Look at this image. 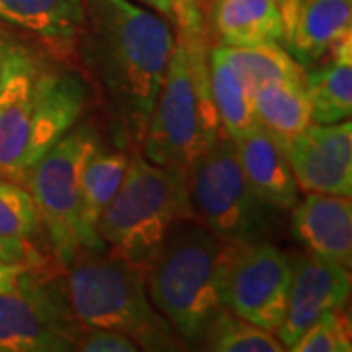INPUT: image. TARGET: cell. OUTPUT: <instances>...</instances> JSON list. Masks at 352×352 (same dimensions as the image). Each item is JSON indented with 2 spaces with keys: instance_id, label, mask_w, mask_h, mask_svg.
<instances>
[{
  "instance_id": "14",
  "label": "cell",
  "mask_w": 352,
  "mask_h": 352,
  "mask_svg": "<svg viewBox=\"0 0 352 352\" xmlns=\"http://www.w3.org/2000/svg\"><path fill=\"white\" fill-rule=\"evenodd\" d=\"M87 0H0V22L38 41L59 61L75 55Z\"/></svg>"
},
{
  "instance_id": "8",
  "label": "cell",
  "mask_w": 352,
  "mask_h": 352,
  "mask_svg": "<svg viewBox=\"0 0 352 352\" xmlns=\"http://www.w3.org/2000/svg\"><path fill=\"white\" fill-rule=\"evenodd\" d=\"M194 219L229 247L264 241L272 208L258 200L241 170L235 141L221 135L188 173Z\"/></svg>"
},
{
  "instance_id": "20",
  "label": "cell",
  "mask_w": 352,
  "mask_h": 352,
  "mask_svg": "<svg viewBox=\"0 0 352 352\" xmlns=\"http://www.w3.org/2000/svg\"><path fill=\"white\" fill-rule=\"evenodd\" d=\"M53 61L38 41L0 22V106L25 92Z\"/></svg>"
},
{
  "instance_id": "3",
  "label": "cell",
  "mask_w": 352,
  "mask_h": 352,
  "mask_svg": "<svg viewBox=\"0 0 352 352\" xmlns=\"http://www.w3.org/2000/svg\"><path fill=\"white\" fill-rule=\"evenodd\" d=\"M229 252V245L188 217L176 221L143 270L153 307L186 344H198L210 317L226 307Z\"/></svg>"
},
{
  "instance_id": "2",
  "label": "cell",
  "mask_w": 352,
  "mask_h": 352,
  "mask_svg": "<svg viewBox=\"0 0 352 352\" xmlns=\"http://www.w3.org/2000/svg\"><path fill=\"white\" fill-rule=\"evenodd\" d=\"M175 51L141 141V155L188 175L223 135L210 87V39L204 22L175 24Z\"/></svg>"
},
{
  "instance_id": "26",
  "label": "cell",
  "mask_w": 352,
  "mask_h": 352,
  "mask_svg": "<svg viewBox=\"0 0 352 352\" xmlns=\"http://www.w3.org/2000/svg\"><path fill=\"white\" fill-rule=\"evenodd\" d=\"M351 319L339 311H329L321 315L311 327L303 333L292 352H351Z\"/></svg>"
},
{
  "instance_id": "4",
  "label": "cell",
  "mask_w": 352,
  "mask_h": 352,
  "mask_svg": "<svg viewBox=\"0 0 352 352\" xmlns=\"http://www.w3.org/2000/svg\"><path fill=\"white\" fill-rule=\"evenodd\" d=\"M65 300L82 327L112 329L141 351H184L173 325L153 307L143 270L110 249H85L65 266Z\"/></svg>"
},
{
  "instance_id": "7",
  "label": "cell",
  "mask_w": 352,
  "mask_h": 352,
  "mask_svg": "<svg viewBox=\"0 0 352 352\" xmlns=\"http://www.w3.org/2000/svg\"><path fill=\"white\" fill-rule=\"evenodd\" d=\"M100 139L92 122H78L34 164L25 178L24 186L36 201L41 229L61 268L85 249H106L98 231L85 221L80 186L82 166Z\"/></svg>"
},
{
  "instance_id": "28",
  "label": "cell",
  "mask_w": 352,
  "mask_h": 352,
  "mask_svg": "<svg viewBox=\"0 0 352 352\" xmlns=\"http://www.w3.org/2000/svg\"><path fill=\"white\" fill-rule=\"evenodd\" d=\"M39 266H45V263L28 261V258H20V256L0 251V292L16 288L28 270L39 268Z\"/></svg>"
},
{
  "instance_id": "27",
  "label": "cell",
  "mask_w": 352,
  "mask_h": 352,
  "mask_svg": "<svg viewBox=\"0 0 352 352\" xmlns=\"http://www.w3.org/2000/svg\"><path fill=\"white\" fill-rule=\"evenodd\" d=\"M75 351L80 352H138L139 346L124 333L112 329L80 327L75 342Z\"/></svg>"
},
{
  "instance_id": "9",
  "label": "cell",
  "mask_w": 352,
  "mask_h": 352,
  "mask_svg": "<svg viewBox=\"0 0 352 352\" xmlns=\"http://www.w3.org/2000/svg\"><path fill=\"white\" fill-rule=\"evenodd\" d=\"M80 327L63 286L45 266L28 270L16 288L0 292V352L75 351Z\"/></svg>"
},
{
  "instance_id": "24",
  "label": "cell",
  "mask_w": 352,
  "mask_h": 352,
  "mask_svg": "<svg viewBox=\"0 0 352 352\" xmlns=\"http://www.w3.org/2000/svg\"><path fill=\"white\" fill-rule=\"evenodd\" d=\"M200 349L212 352H282L286 346L276 333L254 325L235 315L227 307H219L206 323Z\"/></svg>"
},
{
  "instance_id": "12",
  "label": "cell",
  "mask_w": 352,
  "mask_h": 352,
  "mask_svg": "<svg viewBox=\"0 0 352 352\" xmlns=\"http://www.w3.org/2000/svg\"><path fill=\"white\" fill-rule=\"evenodd\" d=\"M294 274L286 315L276 337L289 351L321 315L344 309L351 298V268L305 252L292 258Z\"/></svg>"
},
{
  "instance_id": "6",
  "label": "cell",
  "mask_w": 352,
  "mask_h": 352,
  "mask_svg": "<svg viewBox=\"0 0 352 352\" xmlns=\"http://www.w3.org/2000/svg\"><path fill=\"white\" fill-rule=\"evenodd\" d=\"M194 217L188 175L133 153L126 176L98 219L106 249L145 270L176 221Z\"/></svg>"
},
{
  "instance_id": "16",
  "label": "cell",
  "mask_w": 352,
  "mask_h": 352,
  "mask_svg": "<svg viewBox=\"0 0 352 352\" xmlns=\"http://www.w3.org/2000/svg\"><path fill=\"white\" fill-rule=\"evenodd\" d=\"M241 170L258 200L272 210H292L298 201V184L284 149L258 127L235 139Z\"/></svg>"
},
{
  "instance_id": "29",
  "label": "cell",
  "mask_w": 352,
  "mask_h": 352,
  "mask_svg": "<svg viewBox=\"0 0 352 352\" xmlns=\"http://www.w3.org/2000/svg\"><path fill=\"white\" fill-rule=\"evenodd\" d=\"M204 2L206 0H175V20H173V24L204 22Z\"/></svg>"
},
{
  "instance_id": "17",
  "label": "cell",
  "mask_w": 352,
  "mask_h": 352,
  "mask_svg": "<svg viewBox=\"0 0 352 352\" xmlns=\"http://www.w3.org/2000/svg\"><path fill=\"white\" fill-rule=\"evenodd\" d=\"M303 87L311 106V124H339L352 113V32L327 55L303 69Z\"/></svg>"
},
{
  "instance_id": "25",
  "label": "cell",
  "mask_w": 352,
  "mask_h": 352,
  "mask_svg": "<svg viewBox=\"0 0 352 352\" xmlns=\"http://www.w3.org/2000/svg\"><path fill=\"white\" fill-rule=\"evenodd\" d=\"M41 231L39 212L30 190L0 176V239L34 243Z\"/></svg>"
},
{
  "instance_id": "23",
  "label": "cell",
  "mask_w": 352,
  "mask_h": 352,
  "mask_svg": "<svg viewBox=\"0 0 352 352\" xmlns=\"http://www.w3.org/2000/svg\"><path fill=\"white\" fill-rule=\"evenodd\" d=\"M210 87L223 135L235 141L256 129L251 94L217 47L210 50Z\"/></svg>"
},
{
  "instance_id": "22",
  "label": "cell",
  "mask_w": 352,
  "mask_h": 352,
  "mask_svg": "<svg viewBox=\"0 0 352 352\" xmlns=\"http://www.w3.org/2000/svg\"><path fill=\"white\" fill-rule=\"evenodd\" d=\"M227 63L235 69L247 92L252 94L270 82H302L303 67L286 47L278 43H261L251 47H217Z\"/></svg>"
},
{
  "instance_id": "10",
  "label": "cell",
  "mask_w": 352,
  "mask_h": 352,
  "mask_svg": "<svg viewBox=\"0 0 352 352\" xmlns=\"http://www.w3.org/2000/svg\"><path fill=\"white\" fill-rule=\"evenodd\" d=\"M294 263L268 241L231 247L226 272V307L276 333L288 307Z\"/></svg>"
},
{
  "instance_id": "32",
  "label": "cell",
  "mask_w": 352,
  "mask_h": 352,
  "mask_svg": "<svg viewBox=\"0 0 352 352\" xmlns=\"http://www.w3.org/2000/svg\"><path fill=\"white\" fill-rule=\"evenodd\" d=\"M139 2H143L151 10L164 16L166 20H170V22L175 20V0H139Z\"/></svg>"
},
{
  "instance_id": "5",
  "label": "cell",
  "mask_w": 352,
  "mask_h": 352,
  "mask_svg": "<svg viewBox=\"0 0 352 352\" xmlns=\"http://www.w3.org/2000/svg\"><path fill=\"white\" fill-rule=\"evenodd\" d=\"M92 90L80 71L53 63L0 106V176L25 184L34 164L82 120Z\"/></svg>"
},
{
  "instance_id": "21",
  "label": "cell",
  "mask_w": 352,
  "mask_h": 352,
  "mask_svg": "<svg viewBox=\"0 0 352 352\" xmlns=\"http://www.w3.org/2000/svg\"><path fill=\"white\" fill-rule=\"evenodd\" d=\"M129 159V153L108 147L102 139L94 147V151L88 155L80 178L82 214L88 227H92L94 231H98V219L110 206L126 176Z\"/></svg>"
},
{
  "instance_id": "19",
  "label": "cell",
  "mask_w": 352,
  "mask_h": 352,
  "mask_svg": "<svg viewBox=\"0 0 352 352\" xmlns=\"http://www.w3.org/2000/svg\"><path fill=\"white\" fill-rule=\"evenodd\" d=\"M256 127L286 149L311 126V106L302 82H270L251 94Z\"/></svg>"
},
{
  "instance_id": "13",
  "label": "cell",
  "mask_w": 352,
  "mask_h": 352,
  "mask_svg": "<svg viewBox=\"0 0 352 352\" xmlns=\"http://www.w3.org/2000/svg\"><path fill=\"white\" fill-rule=\"evenodd\" d=\"M292 233L307 252L351 268V196L305 192V198L292 208Z\"/></svg>"
},
{
  "instance_id": "31",
  "label": "cell",
  "mask_w": 352,
  "mask_h": 352,
  "mask_svg": "<svg viewBox=\"0 0 352 352\" xmlns=\"http://www.w3.org/2000/svg\"><path fill=\"white\" fill-rule=\"evenodd\" d=\"M278 8H280V16H282V25H284V45L288 41L292 28H294V20H296V12L302 0H276Z\"/></svg>"
},
{
  "instance_id": "11",
  "label": "cell",
  "mask_w": 352,
  "mask_h": 352,
  "mask_svg": "<svg viewBox=\"0 0 352 352\" xmlns=\"http://www.w3.org/2000/svg\"><path fill=\"white\" fill-rule=\"evenodd\" d=\"M298 190L351 196L352 194V126L311 124L284 149Z\"/></svg>"
},
{
  "instance_id": "30",
  "label": "cell",
  "mask_w": 352,
  "mask_h": 352,
  "mask_svg": "<svg viewBox=\"0 0 352 352\" xmlns=\"http://www.w3.org/2000/svg\"><path fill=\"white\" fill-rule=\"evenodd\" d=\"M0 251L20 256V258H28V261H36V263H43L41 252L34 247V243H25V241H10L0 239Z\"/></svg>"
},
{
  "instance_id": "15",
  "label": "cell",
  "mask_w": 352,
  "mask_h": 352,
  "mask_svg": "<svg viewBox=\"0 0 352 352\" xmlns=\"http://www.w3.org/2000/svg\"><path fill=\"white\" fill-rule=\"evenodd\" d=\"M204 25L212 47H251L284 41L276 0H206Z\"/></svg>"
},
{
  "instance_id": "1",
  "label": "cell",
  "mask_w": 352,
  "mask_h": 352,
  "mask_svg": "<svg viewBox=\"0 0 352 352\" xmlns=\"http://www.w3.org/2000/svg\"><path fill=\"white\" fill-rule=\"evenodd\" d=\"M175 24L133 0H87L75 55L90 90L139 147L175 51Z\"/></svg>"
},
{
  "instance_id": "18",
  "label": "cell",
  "mask_w": 352,
  "mask_h": 352,
  "mask_svg": "<svg viewBox=\"0 0 352 352\" xmlns=\"http://www.w3.org/2000/svg\"><path fill=\"white\" fill-rule=\"evenodd\" d=\"M352 32V0H302L286 41L303 69L321 61L342 36Z\"/></svg>"
}]
</instances>
